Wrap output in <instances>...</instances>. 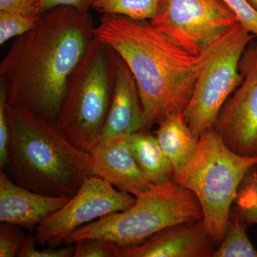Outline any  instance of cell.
<instances>
[{"label": "cell", "mask_w": 257, "mask_h": 257, "mask_svg": "<svg viewBox=\"0 0 257 257\" xmlns=\"http://www.w3.org/2000/svg\"><path fill=\"white\" fill-rule=\"evenodd\" d=\"M89 13L58 6L15 37L0 63L10 105L57 123L71 76L94 40Z\"/></svg>", "instance_id": "obj_1"}, {"label": "cell", "mask_w": 257, "mask_h": 257, "mask_svg": "<svg viewBox=\"0 0 257 257\" xmlns=\"http://www.w3.org/2000/svg\"><path fill=\"white\" fill-rule=\"evenodd\" d=\"M94 37L114 49L131 70L143 101L145 130L170 115L183 113L207 59L176 45L152 25L103 14Z\"/></svg>", "instance_id": "obj_2"}, {"label": "cell", "mask_w": 257, "mask_h": 257, "mask_svg": "<svg viewBox=\"0 0 257 257\" xmlns=\"http://www.w3.org/2000/svg\"><path fill=\"white\" fill-rule=\"evenodd\" d=\"M7 113L10 143L0 170L33 192L72 197L91 175L90 153L72 145L56 122L8 104Z\"/></svg>", "instance_id": "obj_3"}, {"label": "cell", "mask_w": 257, "mask_h": 257, "mask_svg": "<svg viewBox=\"0 0 257 257\" xmlns=\"http://www.w3.org/2000/svg\"><path fill=\"white\" fill-rule=\"evenodd\" d=\"M257 166V155L243 157L225 145L212 127L199 137L194 157L173 179L192 191L200 203L203 223L217 246L229 226L231 206L248 172Z\"/></svg>", "instance_id": "obj_4"}, {"label": "cell", "mask_w": 257, "mask_h": 257, "mask_svg": "<svg viewBox=\"0 0 257 257\" xmlns=\"http://www.w3.org/2000/svg\"><path fill=\"white\" fill-rule=\"evenodd\" d=\"M202 219L197 196L172 179L155 184L137 197L130 209L103 216L76 230L64 243L99 238L110 240L120 246H135L168 226Z\"/></svg>", "instance_id": "obj_5"}, {"label": "cell", "mask_w": 257, "mask_h": 257, "mask_svg": "<svg viewBox=\"0 0 257 257\" xmlns=\"http://www.w3.org/2000/svg\"><path fill=\"white\" fill-rule=\"evenodd\" d=\"M117 52L94 37L69 79L57 124L72 145L90 152L110 106Z\"/></svg>", "instance_id": "obj_6"}, {"label": "cell", "mask_w": 257, "mask_h": 257, "mask_svg": "<svg viewBox=\"0 0 257 257\" xmlns=\"http://www.w3.org/2000/svg\"><path fill=\"white\" fill-rule=\"evenodd\" d=\"M255 37L239 23L208 47L205 65L183 112L184 120L197 138L212 127L223 104L241 84L239 61Z\"/></svg>", "instance_id": "obj_7"}, {"label": "cell", "mask_w": 257, "mask_h": 257, "mask_svg": "<svg viewBox=\"0 0 257 257\" xmlns=\"http://www.w3.org/2000/svg\"><path fill=\"white\" fill-rule=\"evenodd\" d=\"M150 23L176 45L199 55L239 22L223 0H160Z\"/></svg>", "instance_id": "obj_8"}, {"label": "cell", "mask_w": 257, "mask_h": 257, "mask_svg": "<svg viewBox=\"0 0 257 257\" xmlns=\"http://www.w3.org/2000/svg\"><path fill=\"white\" fill-rule=\"evenodd\" d=\"M135 202L136 197L130 193L117 190L100 177L89 175L63 207L39 225L35 239L41 245L60 246L84 225L126 210Z\"/></svg>", "instance_id": "obj_9"}, {"label": "cell", "mask_w": 257, "mask_h": 257, "mask_svg": "<svg viewBox=\"0 0 257 257\" xmlns=\"http://www.w3.org/2000/svg\"><path fill=\"white\" fill-rule=\"evenodd\" d=\"M242 81L226 99L213 124L225 145L243 157L257 155V38L239 64Z\"/></svg>", "instance_id": "obj_10"}, {"label": "cell", "mask_w": 257, "mask_h": 257, "mask_svg": "<svg viewBox=\"0 0 257 257\" xmlns=\"http://www.w3.org/2000/svg\"><path fill=\"white\" fill-rule=\"evenodd\" d=\"M216 246L201 220L168 226L140 244L119 246L118 257H213Z\"/></svg>", "instance_id": "obj_11"}, {"label": "cell", "mask_w": 257, "mask_h": 257, "mask_svg": "<svg viewBox=\"0 0 257 257\" xmlns=\"http://www.w3.org/2000/svg\"><path fill=\"white\" fill-rule=\"evenodd\" d=\"M89 153L91 175L105 179L119 190L137 197L155 185L134 158L123 136L99 142Z\"/></svg>", "instance_id": "obj_12"}, {"label": "cell", "mask_w": 257, "mask_h": 257, "mask_svg": "<svg viewBox=\"0 0 257 257\" xmlns=\"http://www.w3.org/2000/svg\"><path fill=\"white\" fill-rule=\"evenodd\" d=\"M145 117L136 80L127 64L117 53L112 97L100 141L143 131Z\"/></svg>", "instance_id": "obj_13"}, {"label": "cell", "mask_w": 257, "mask_h": 257, "mask_svg": "<svg viewBox=\"0 0 257 257\" xmlns=\"http://www.w3.org/2000/svg\"><path fill=\"white\" fill-rule=\"evenodd\" d=\"M69 197L45 195L18 185L0 170V222L31 229L68 202Z\"/></svg>", "instance_id": "obj_14"}, {"label": "cell", "mask_w": 257, "mask_h": 257, "mask_svg": "<svg viewBox=\"0 0 257 257\" xmlns=\"http://www.w3.org/2000/svg\"><path fill=\"white\" fill-rule=\"evenodd\" d=\"M155 135L175 172L183 168L197 151L199 138L196 137L183 113L170 115L159 123Z\"/></svg>", "instance_id": "obj_15"}, {"label": "cell", "mask_w": 257, "mask_h": 257, "mask_svg": "<svg viewBox=\"0 0 257 257\" xmlns=\"http://www.w3.org/2000/svg\"><path fill=\"white\" fill-rule=\"evenodd\" d=\"M122 136L128 150L152 183L164 184L173 179L175 169L161 147L156 135L143 130Z\"/></svg>", "instance_id": "obj_16"}, {"label": "cell", "mask_w": 257, "mask_h": 257, "mask_svg": "<svg viewBox=\"0 0 257 257\" xmlns=\"http://www.w3.org/2000/svg\"><path fill=\"white\" fill-rule=\"evenodd\" d=\"M247 221L233 209L224 239L213 257H257V250L246 234Z\"/></svg>", "instance_id": "obj_17"}, {"label": "cell", "mask_w": 257, "mask_h": 257, "mask_svg": "<svg viewBox=\"0 0 257 257\" xmlns=\"http://www.w3.org/2000/svg\"><path fill=\"white\" fill-rule=\"evenodd\" d=\"M159 3L160 0H94L92 8L102 14L150 21L157 14Z\"/></svg>", "instance_id": "obj_18"}, {"label": "cell", "mask_w": 257, "mask_h": 257, "mask_svg": "<svg viewBox=\"0 0 257 257\" xmlns=\"http://www.w3.org/2000/svg\"><path fill=\"white\" fill-rule=\"evenodd\" d=\"M255 169L243 179L233 207L250 224H257V171Z\"/></svg>", "instance_id": "obj_19"}, {"label": "cell", "mask_w": 257, "mask_h": 257, "mask_svg": "<svg viewBox=\"0 0 257 257\" xmlns=\"http://www.w3.org/2000/svg\"><path fill=\"white\" fill-rule=\"evenodd\" d=\"M40 16H25L0 11V45L30 31L36 25Z\"/></svg>", "instance_id": "obj_20"}, {"label": "cell", "mask_w": 257, "mask_h": 257, "mask_svg": "<svg viewBox=\"0 0 257 257\" xmlns=\"http://www.w3.org/2000/svg\"><path fill=\"white\" fill-rule=\"evenodd\" d=\"M74 243V257H118L119 245L110 240L87 238Z\"/></svg>", "instance_id": "obj_21"}, {"label": "cell", "mask_w": 257, "mask_h": 257, "mask_svg": "<svg viewBox=\"0 0 257 257\" xmlns=\"http://www.w3.org/2000/svg\"><path fill=\"white\" fill-rule=\"evenodd\" d=\"M27 236L21 227L1 223L0 225V256H18Z\"/></svg>", "instance_id": "obj_22"}, {"label": "cell", "mask_w": 257, "mask_h": 257, "mask_svg": "<svg viewBox=\"0 0 257 257\" xmlns=\"http://www.w3.org/2000/svg\"><path fill=\"white\" fill-rule=\"evenodd\" d=\"M236 15L239 23L257 38V11L247 0H223Z\"/></svg>", "instance_id": "obj_23"}, {"label": "cell", "mask_w": 257, "mask_h": 257, "mask_svg": "<svg viewBox=\"0 0 257 257\" xmlns=\"http://www.w3.org/2000/svg\"><path fill=\"white\" fill-rule=\"evenodd\" d=\"M36 239L30 235L26 237L23 247L19 251V257H74V246L72 243L60 248L50 247L44 250L35 247Z\"/></svg>", "instance_id": "obj_24"}, {"label": "cell", "mask_w": 257, "mask_h": 257, "mask_svg": "<svg viewBox=\"0 0 257 257\" xmlns=\"http://www.w3.org/2000/svg\"><path fill=\"white\" fill-rule=\"evenodd\" d=\"M7 93L4 84L0 85V170L4 167L10 143V126L7 113Z\"/></svg>", "instance_id": "obj_25"}, {"label": "cell", "mask_w": 257, "mask_h": 257, "mask_svg": "<svg viewBox=\"0 0 257 257\" xmlns=\"http://www.w3.org/2000/svg\"><path fill=\"white\" fill-rule=\"evenodd\" d=\"M41 2L42 0H0V11L25 16L40 15Z\"/></svg>", "instance_id": "obj_26"}, {"label": "cell", "mask_w": 257, "mask_h": 257, "mask_svg": "<svg viewBox=\"0 0 257 257\" xmlns=\"http://www.w3.org/2000/svg\"><path fill=\"white\" fill-rule=\"evenodd\" d=\"M94 0H42L40 5V15L58 6H70L82 12L89 13Z\"/></svg>", "instance_id": "obj_27"}, {"label": "cell", "mask_w": 257, "mask_h": 257, "mask_svg": "<svg viewBox=\"0 0 257 257\" xmlns=\"http://www.w3.org/2000/svg\"><path fill=\"white\" fill-rule=\"evenodd\" d=\"M248 3L252 6L253 9L257 11V0H247Z\"/></svg>", "instance_id": "obj_28"}]
</instances>
